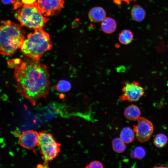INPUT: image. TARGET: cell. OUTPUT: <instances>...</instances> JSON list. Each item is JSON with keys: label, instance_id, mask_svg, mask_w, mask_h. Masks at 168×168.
<instances>
[{"label": "cell", "instance_id": "30bf717a", "mask_svg": "<svg viewBox=\"0 0 168 168\" xmlns=\"http://www.w3.org/2000/svg\"><path fill=\"white\" fill-rule=\"evenodd\" d=\"M106 15L104 9L100 7H93L90 10L88 14L89 20L95 23L101 22L105 19Z\"/></svg>", "mask_w": 168, "mask_h": 168}, {"label": "cell", "instance_id": "277c9868", "mask_svg": "<svg viewBox=\"0 0 168 168\" xmlns=\"http://www.w3.org/2000/svg\"><path fill=\"white\" fill-rule=\"evenodd\" d=\"M15 16L21 26L34 29L42 28L49 20L34 6L21 7L15 13Z\"/></svg>", "mask_w": 168, "mask_h": 168}, {"label": "cell", "instance_id": "5bb4252c", "mask_svg": "<svg viewBox=\"0 0 168 168\" xmlns=\"http://www.w3.org/2000/svg\"><path fill=\"white\" fill-rule=\"evenodd\" d=\"M120 137V138L125 143H131L134 139V132L130 128L125 127L122 130Z\"/></svg>", "mask_w": 168, "mask_h": 168}, {"label": "cell", "instance_id": "5b68a950", "mask_svg": "<svg viewBox=\"0 0 168 168\" xmlns=\"http://www.w3.org/2000/svg\"><path fill=\"white\" fill-rule=\"evenodd\" d=\"M60 146V144L57 142L51 134L45 131L39 133L38 146L44 161V167H48V162L58 155Z\"/></svg>", "mask_w": 168, "mask_h": 168}, {"label": "cell", "instance_id": "603a6c76", "mask_svg": "<svg viewBox=\"0 0 168 168\" xmlns=\"http://www.w3.org/2000/svg\"><path fill=\"white\" fill-rule=\"evenodd\" d=\"M13 0H2V2L4 4H9L12 2Z\"/></svg>", "mask_w": 168, "mask_h": 168}, {"label": "cell", "instance_id": "4fadbf2b", "mask_svg": "<svg viewBox=\"0 0 168 168\" xmlns=\"http://www.w3.org/2000/svg\"><path fill=\"white\" fill-rule=\"evenodd\" d=\"M132 18L135 21L141 22L145 18L146 12L144 9L139 5H134L131 11Z\"/></svg>", "mask_w": 168, "mask_h": 168}, {"label": "cell", "instance_id": "7c38bea8", "mask_svg": "<svg viewBox=\"0 0 168 168\" xmlns=\"http://www.w3.org/2000/svg\"><path fill=\"white\" fill-rule=\"evenodd\" d=\"M116 27V21L110 17H105L101 22V29L106 34L113 33L115 30Z\"/></svg>", "mask_w": 168, "mask_h": 168}, {"label": "cell", "instance_id": "7402d4cb", "mask_svg": "<svg viewBox=\"0 0 168 168\" xmlns=\"http://www.w3.org/2000/svg\"><path fill=\"white\" fill-rule=\"evenodd\" d=\"M137 0H113L114 2L118 5L120 4L122 2H124L128 4L130 2L136 1Z\"/></svg>", "mask_w": 168, "mask_h": 168}, {"label": "cell", "instance_id": "9a60e30c", "mask_svg": "<svg viewBox=\"0 0 168 168\" xmlns=\"http://www.w3.org/2000/svg\"><path fill=\"white\" fill-rule=\"evenodd\" d=\"M118 38L121 43L127 45L130 43L132 41L133 35L130 30H124L119 33Z\"/></svg>", "mask_w": 168, "mask_h": 168}, {"label": "cell", "instance_id": "e0dca14e", "mask_svg": "<svg viewBox=\"0 0 168 168\" xmlns=\"http://www.w3.org/2000/svg\"><path fill=\"white\" fill-rule=\"evenodd\" d=\"M168 141L167 136L163 133H160L156 136L153 140V143L156 147L161 148L166 145Z\"/></svg>", "mask_w": 168, "mask_h": 168}, {"label": "cell", "instance_id": "44dd1931", "mask_svg": "<svg viewBox=\"0 0 168 168\" xmlns=\"http://www.w3.org/2000/svg\"><path fill=\"white\" fill-rule=\"evenodd\" d=\"M85 167L86 168H102L104 167V166L100 161H95L91 162Z\"/></svg>", "mask_w": 168, "mask_h": 168}, {"label": "cell", "instance_id": "2e32d148", "mask_svg": "<svg viewBox=\"0 0 168 168\" xmlns=\"http://www.w3.org/2000/svg\"><path fill=\"white\" fill-rule=\"evenodd\" d=\"M125 143L120 138H116L112 141V144L113 150L118 153H122L126 149Z\"/></svg>", "mask_w": 168, "mask_h": 168}, {"label": "cell", "instance_id": "ba28073f", "mask_svg": "<svg viewBox=\"0 0 168 168\" xmlns=\"http://www.w3.org/2000/svg\"><path fill=\"white\" fill-rule=\"evenodd\" d=\"M137 120V124L133 126V131L139 142H146L149 140L153 132L152 123L147 119L140 116Z\"/></svg>", "mask_w": 168, "mask_h": 168}, {"label": "cell", "instance_id": "6da1fadb", "mask_svg": "<svg viewBox=\"0 0 168 168\" xmlns=\"http://www.w3.org/2000/svg\"><path fill=\"white\" fill-rule=\"evenodd\" d=\"M17 89L32 106L40 98H45L50 89L48 68L39 60L26 57L15 67Z\"/></svg>", "mask_w": 168, "mask_h": 168}, {"label": "cell", "instance_id": "9c48e42d", "mask_svg": "<svg viewBox=\"0 0 168 168\" xmlns=\"http://www.w3.org/2000/svg\"><path fill=\"white\" fill-rule=\"evenodd\" d=\"M39 133L33 130H29L21 134L19 137V143L23 147L32 149L38 146Z\"/></svg>", "mask_w": 168, "mask_h": 168}, {"label": "cell", "instance_id": "ac0fdd59", "mask_svg": "<svg viewBox=\"0 0 168 168\" xmlns=\"http://www.w3.org/2000/svg\"><path fill=\"white\" fill-rule=\"evenodd\" d=\"M37 0H13L14 9H18L23 7L34 6Z\"/></svg>", "mask_w": 168, "mask_h": 168}, {"label": "cell", "instance_id": "8fae6325", "mask_svg": "<svg viewBox=\"0 0 168 168\" xmlns=\"http://www.w3.org/2000/svg\"><path fill=\"white\" fill-rule=\"evenodd\" d=\"M124 114L127 119L131 121H134L137 120L140 117L141 111L137 105H131L125 109Z\"/></svg>", "mask_w": 168, "mask_h": 168}, {"label": "cell", "instance_id": "52a82bcc", "mask_svg": "<svg viewBox=\"0 0 168 168\" xmlns=\"http://www.w3.org/2000/svg\"><path fill=\"white\" fill-rule=\"evenodd\" d=\"M64 0H37L35 6L45 17L58 14L63 7Z\"/></svg>", "mask_w": 168, "mask_h": 168}, {"label": "cell", "instance_id": "7a4b0ae2", "mask_svg": "<svg viewBox=\"0 0 168 168\" xmlns=\"http://www.w3.org/2000/svg\"><path fill=\"white\" fill-rule=\"evenodd\" d=\"M25 31L21 26L10 20L0 25V54L9 56L20 48L25 39Z\"/></svg>", "mask_w": 168, "mask_h": 168}, {"label": "cell", "instance_id": "ffe728a7", "mask_svg": "<svg viewBox=\"0 0 168 168\" xmlns=\"http://www.w3.org/2000/svg\"><path fill=\"white\" fill-rule=\"evenodd\" d=\"M145 155V150L141 146L137 147L131 153V156L132 157L139 159L144 158Z\"/></svg>", "mask_w": 168, "mask_h": 168}, {"label": "cell", "instance_id": "d6986e66", "mask_svg": "<svg viewBox=\"0 0 168 168\" xmlns=\"http://www.w3.org/2000/svg\"><path fill=\"white\" fill-rule=\"evenodd\" d=\"M71 87L70 83L65 80L60 81L55 86V88L58 91L66 92L69 91Z\"/></svg>", "mask_w": 168, "mask_h": 168}, {"label": "cell", "instance_id": "cb8c5ba5", "mask_svg": "<svg viewBox=\"0 0 168 168\" xmlns=\"http://www.w3.org/2000/svg\"></svg>", "mask_w": 168, "mask_h": 168}, {"label": "cell", "instance_id": "8992f818", "mask_svg": "<svg viewBox=\"0 0 168 168\" xmlns=\"http://www.w3.org/2000/svg\"><path fill=\"white\" fill-rule=\"evenodd\" d=\"M123 94L119 96L121 101L135 102L144 95L145 90L137 81L125 82L122 89Z\"/></svg>", "mask_w": 168, "mask_h": 168}, {"label": "cell", "instance_id": "3957f363", "mask_svg": "<svg viewBox=\"0 0 168 168\" xmlns=\"http://www.w3.org/2000/svg\"><path fill=\"white\" fill-rule=\"evenodd\" d=\"M52 47L49 34L40 28L27 35L20 49L25 56L40 60L44 54Z\"/></svg>", "mask_w": 168, "mask_h": 168}]
</instances>
